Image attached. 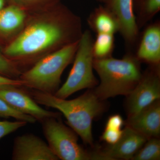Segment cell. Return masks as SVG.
Segmentation results:
<instances>
[{
	"label": "cell",
	"instance_id": "obj_1",
	"mask_svg": "<svg viewBox=\"0 0 160 160\" xmlns=\"http://www.w3.org/2000/svg\"><path fill=\"white\" fill-rule=\"evenodd\" d=\"M83 32L81 18L60 2L45 10L29 13L22 31L2 50L22 70L78 42Z\"/></svg>",
	"mask_w": 160,
	"mask_h": 160
},
{
	"label": "cell",
	"instance_id": "obj_2",
	"mask_svg": "<svg viewBox=\"0 0 160 160\" xmlns=\"http://www.w3.org/2000/svg\"><path fill=\"white\" fill-rule=\"evenodd\" d=\"M28 93L40 105L57 109L64 115L67 123L86 144L93 146L92 127L95 118L99 115L104 106L95 93L89 90L74 99L61 98L53 94L30 89Z\"/></svg>",
	"mask_w": 160,
	"mask_h": 160
},
{
	"label": "cell",
	"instance_id": "obj_3",
	"mask_svg": "<svg viewBox=\"0 0 160 160\" xmlns=\"http://www.w3.org/2000/svg\"><path fill=\"white\" fill-rule=\"evenodd\" d=\"M93 69L100 79L94 92L102 101L117 96H127L137 85L142 75L141 62L135 55L130 53L121 59L112 56L94 59Z\"/></svg>",
	"mask_w": 160,
	"mask_h": 160
},
{
	"label": "cell",
	"instance_id": "obj_4",
	"mask_svg": "<svg viewBox=\"0 0 160 160\" xmlns=\"http://www.w3.org/2000/svg\"><path fill=\"white\" fill-rule=\"evenodd\" d=\"M79 41L44 57L22 72L19 79L25 87L54 94L59 88L63 72L74 59Z\"/></svg>",
	"mask_w": 160,
	"mask_h": 160
},
{
	"label": "cell",
	"instance_id": "obj_5",
	"mask_svg": "<svg viewBox=\"0 0 160 160\" xmlns=\"http://www.w3.org/2000/svg\"><path fill=\"white\" fill-rule=\"evenodd\" d=\"M93 40L89 30L83 31L73 60V66L66 82L56 92L55 96L66 99L79 90L91 89L98 86V81L93 71Z\"/></svg>",
	"mask_w": 160,
	"mask_h": 160
},
{
	"label": "cell",
	"instance_id": "obj_6",
	"mask_svg": "<svg viewBox=\"0 0 160 160\" xmlns=\"http://www.w3.org/2000/svg\"><path fill=\"white\" fill-rule=\"evenodd\" d=\"M58 118H50L42 122L47 144L55 155L59 160H96L95 152H89L80 146L78 134Z\"/></svg>",
	"mask_w": 160,
	"mask_h": 160
},
{
	"label": "cell",
	"instance_id": "obj_7",
	"mask_svg": "<svg viewBox=\"0 0 160 160\" xmlns=\"http://www.w3.org/2000/svg\"><path fill=\"white\" fill-rule=\"evenodd\" d=\"M134 89L127 96L128 116L136 114L160 98V66H151Z\"/></svg>",
	"mask_w": 160,
	"mask_h": 160
},
{
	"label": "cell",
	"instance_id": "obj_8",
	"mask_svg": "<svg viewBox=\"0 0 160 160\" xmlns=\"http://www.w3.org/2000/svg\"><path fill=\"white\" fill-rule=\"evenodd\" d=\"M10 86L0 88V98L17 111L31 116L41 123L50 118L60 117L59 112L49 111L39 106L26 90Z\"/></svg>",
	"mask_w": 160,
	"mask_h": 160
},
{
	"label": "cell",
	"instance_id": "obj_9",
	"mask_svg": "<svg viewBox=\"0 0 160 160\" xmlns=\"http://www.w3.org/2000/svg\"><path fill=\"white\" fill-rule=\"evenodd\" d=\"M119 140L96 152L98 160H132L148 139L129 126L123 129Z\"/></svg>",
	"mask_w": 160,
	"mask_h": 160
},
{
	"label": "cell",
	"instance_id": "obj_10",
	"mask_svg": "<svg viewBox=\"0 0 160 160\" xmlns=\"http://www.w3.org/2000/svg\"><path fill=\"white\" fill-rule=\"evenodd\" d=\"M106 7L114 15L119 24V32L127 46L135 45L139 29L135 14L133 0H109Z\"/></svg>",
	"mask_w": 160,
	"mask_h": 160
},
{
	"label": "cell",
	"instance_id": "obj_11",
	"mask_svg": "<svg viewBox=\"0 0 160 160\" xmlns=\"http://www.w3.org/2000/svg\"><path fill=\"white\" fill-rule=\"evenodd\" d=\"M12 159L13 160H58V158L42 138L27 133L15 138Z\"/></svg>",
	"mask_w": 160,
	"mask_h": 160
},
{
	"label": "cell",
	"instance_id": "obj_12",
	"mask_svg": "<svg viewBox=\"0 0 160 160\" xmlns=\"http://www.w3.org/2000/svg\"><path fill=\"white\" fill-rule=\"evenodd\" d=\"M147 139L158 137L160 133V102L157 100L136 114L128 116L125 122Z\"/></svg>",
	"mask_w": 160,
	"mask_h": 160
},
{
	"label": "cell",
	"instance_id": "obj_13",
	"mask_svg": "<svg viewBox=\"0 0 160 160\" xmlns=\"http://www.w3.org/2000/svg\"><path fill=\"white\" fill-rule=\"evenodd\" d=\"M140 62L151 66H160V23L157 21L147 26L143 31L135 55Z\"/></svg>",
	"mask_w": 160,
	"mask_h": 160
},
{
	"label": "cell",
	"instance_id": "obj_14",
	"mask_svg": "<svg viewBox=\"0 0 160 160\" xmlns=\"http://www.w3.org/2000/svg\"><path fill=\"white\" fill-rule=\"evenodd\" d=\"M29 14L22 8L9 4L0 10V37L6 40L7 44L14 39L25 27Z\"/></svg>",
	"mask_w": 160,
	"mask_h": 160
},
{
	"label": "cell",
	"instance_id": "obj_15",
	"mask_svg": "<svg viewBox=\"0 0 160 160\" xmlns=\"http://www.w3.org/2000/svg\"><path fill=\"white\" fill-rule=\"evenodd\" d=\"M90 29L98 33L115 34L119 32V24L114 15L106 6H99L94 9L87 18Z\"/></svg>",
	"mask_w": 160,
	"mask_h": 160
},
{
	"label": "cell",
	"instance_id": "obj_16",
	"mask_svg": "<svg viewBox=\"0 0 160 160\" xmlns=\"http://www.w3.org/2000/svg\"><path fill=\"white\" fill-rule=\"evenodd\" d=\"M133 5L139 29L151 21L160 10V0H133Z\"/></svg>",
	"mask_w": 160,
	"mask_h": 160
},
{
	"label": "cell",
	"instance_id": "obj_17",
	"mask_svg": "<svg viewBox=\"0 0 160 160\" xmlns=\"http://www.w3.org/2000/svg\"><path fill=\"white\" fill-rule=\"evenodd\" d=\"M115 47L114 35L98 33L93 40L92 53L94 59L106 58L112 56Z\"/></svg>",
	"mask_w": 160,
	"mask_h": 160
},
{
	"label": "cell",
	"instance_id": "obj_18",
	"mask_svg": "<svg viewBox=\"0 0 160 160\" xmlns=\"http://www.w3.org/2000/svg\"><path fill=\"white\" fill-rule=\"evenodd\" d=\"M8 4L17 6L29 13L37 12L61 2L62 0H6Z\"/></svg>",
	"mask_w": 160,
	"mask_h": 160
},
{
	"label": "cell",
	"instance_id": "obj_19",
	"mask_svg": "<svg viewBox=\"0 0 160 160\" xmlns=\"http://www.w3.org/2000/svg\"><path fill=\"white\" fill-rule=\"evenodd\" d=\"M160 159V141L157 138L148 139L132 158L133 160Z\"/></svg>",
	"mask_w": 160,
	"mask_h": 160
},
{
	"label": "cell",
	"instance_id": "obj_20",
	"mask_svg": "<svg viewBox=\"0 0 160 160\" xmlns=\"http://www.w3.org/2000/svg\"><path fill=\"white\" fill-rule=\"evenodd\" d=\"M0 117L12 118L18 121H24L27 123L33 124L36 120L31 116L22 113L13 109L5 101L0 98Z\"/></svg>",
	"mask_w": 160,
	"mask_h": 160
},
{
	"label": "cell",
	"instance_id": "obj_21",
	"mask_svg": "<svg viewBox=\"0 0 160 160\" xmlns=\"http://www.w3.org/2000/svg\"><path fill=\"white\" fill-rule=\"evenodd\" d=\"M22 72L14 63L4 55L0 49V75L12 79H19Z\"/></svg>",
	"mask_w": 160,
	"mask_h": 160
},
{
	"label": "cell",
	"instance_id": "obj_22",
	"mask_svg": "<svg viewBox=\"0 0 160 160\" xmlns=\"http://www.w3.org/2000/svg\"><path fill=\"white\" fill-rule=\"evenodd\" d=\"M26 122L22 121L9 122L0 121V139L27 125Z\"/></svg>",
	"mask_w": 160,
	"mask_h": 160
},
{
	"label": "cell",
	"instance_id": "obj_23",
	"mask_svg": "<svg viewBox=\"0 0 160 160\" xmlns=\"http://www.w3.org/2000/svg\"><path fill=\"white\" fill-rule=\"evenodd\" d=\"M123 130L122 129L105 128L101 139L105 141L109 145H113L117 142L122 134Z\"/></svg>",
	"mask_w": 160,
	"mask_h": 160
},
{
	"label": "cell",
	"instance_id": "obj_24",
	"mask_svg": "<svg viewBox=\"0 0 160 160\" xmlns=\"http://www.w3.org/2000/svg\"><path fill=\"white\" fill-rule=\"evenodd\" d=\"M10 86L24 87L25 82L20 79L10 78L0 75V88Z\"/></svg>",
	"mask_w": 160,
	"mask_h": 160
},
{
	"label": "cell",
	"instance_id": "obj_25",
	"mask_svg": "<svg viewBox=\"0 0 160 160\" xmlns=\"http://www.w3.org/2000/svg\"><path fill=\"white\" fill-rule=\"evenodd\" d=\"M124 123L125 122L121 115L115 114L109 118L106 123V127L112 129H122Z\"/></svg>",
	"mask_w": 160,
	"mask_h": 160
},
{
	"label": "cell",
	"instance_id": "obj_26",
	"mask_svg": "<svg viewBox=\"0 0 160 160\" xmlns=\"http://www.w3.org/2000/svg\"><path fill=\"white\" fill-rule=\"evenodd\" d=\"M8 5L6 0H0V10Z\"/></svg>",
	"mask_w": 160,
	"mask_h": 160
},
{
	"label": "cell",
	"instance_id": "obj_27",
	"mask_svg": "<svg viewBox=\"0 0 160 160\" xmlns=\"http://www.w3.org/2000/svg\"><path fill=\"white\" fill-rule=\"evenodd\" d=\"M98 1L106 3V4L109 1V0H98Z\"/></svg>",
	"mask_w": 160,
	"mask_h": 160
}]
</instances>
